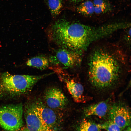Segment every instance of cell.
Instances as JSON below:
<instances>
[{"label":"cell","instance_id":"e0dca14e","mask_svg":"<svg viewBox=\"0 0 131 131\" xmlns=\"http://www.w3.org/2000/svg\"><path fill=\"white\" fill-rule=\"evenodd\" d=\"M101 129L106 131H121L120 128L110 120L101 124H99Z\"/></svg>","mask_w":131,"mask_h":131},{"label":"cell","instance_id":"2e32d148","mask_svg":"<svg viewBox=\"0 0 131 131\" xmlns=\"http://www.w3.org/2000/svg\"><path fill=\"white\" fill-rule=\"evenodd\" d=\"M99 124H97L90 121L84 119L81 123L80 131H100Z\"/></svg>","mask_w":131,"mask_h":131},{"label":"cell","instance_id":"7c38bea8","mask_svg":"<svg viewBox=\"0 0 131 131\" xmlns=\"http://www.w3.org/2000/svg\"><path fill=\"white\" fill-rule=\"evenodd\" d=\"M49 62L48 58L46 57L38 56L28 59L26 63L28 66L42 70L48 67Z\"/></svg>","mask_w":131,"mask_h":131},{"label":"cell","instance_id":"7a4b0ae2","mask_svg":"<svg viewBox=\"0 0 131 131\" xmlns=\"http://www.w3.org/2000/svg\"><path fill=\"white\" fill-rule=\"evenodd\" d=\"M47 33L50 41L61 48L83 51L93 42L95 36L93 26L64 18L53 23Z\"/></svg>","mask_w":131,"mask_h":131},{"label":"cell","instance_id":"3957f363","mask_svg":"<svg viewBox=\"0 0 131 131\" xmlns=\"http://www.w3.org/2000/svg\"><path fill=\"white\" fill-rule=\"evenodd\" d=\"M52 73L39 75L0 74V98H13L26 94L40 80Z\"/></svg>","mask_w":131,"mask_h":131},{"label":"cell","instance_id":"5bb4252c","mask_svg":"<svg viewBox=\"0 0 131 131\" xmlns=\"http://www.w3.org/2000/svg\"><path fill=\"white\" fill-rule=\"evenodd\" d=\"M77 12L85 16H90L94 13V6L93 2L90 0L85 1L77 8Z\"/></svg>","mask_w":131,"mask_h":131},{"label":"cell","instance_id":"9c48e42d","mask_svg":"<svg viewBox=\"0 0 131 131\" xmlns=\"http://www.w3.org/2000/svg\"><path fill=\"white\" fill-rule=\"evenodd\" d=\"M44 98L48 106L52 109L63 108L67 103V99L63 93L56 87L49 88L46 90Z\"/></svg>","mask_w":131,"mask_h":131},{"label":"cell","instance_id":"4fadbf2b","mask_svg":"<svg viewBox=\"0 0 131 131\" xmlns=\"http://www.w3.org/2000/svg\"><path fill=\"white\" fill-rule=\"evenodd\" d=\"M92 2L95 13L97 14H104L112 10V6L107 0H93Z\"/></svg>","mask_w":131,"mask_h":131},{"label":"cell","instance_id":"d6986e66","mask_svg":"<svg viewBox=\"0 0 131 131\" xmlns=\"http://www.w3.org/2000/svg\"><path fill=\"white\" fill-rule=\"evenodd\" d=\"M83 0H70V1L74 3H77L81 2Z\"/></svg>","mask_w":131,"mask_h":131},{"label":"cell","instance_id":"52a82bcc","mask_svg":"<svg viewBox=\"0 0 131 131\" xmlns=\"http://www.w3.org/2000/svg\"><path fill=\"white\" fill-rule=\"evenodd\" d=\"M109 120L119 126L122 130L131 125V114L128 107L121 104L114 105L109 109Z\"/></svg>","mask_w":131,"mask_h":131},{"label":"cell","instance_id":"30bf717a","mask_svg":"<svg viewBox=\"0 0 131 131\" xmlns=\"http://www.w3.org/2000/svg\"><path fill=\"white\" fill-rule=\"evenodd\" d=\"M64 80L67 89L74 101L77 103L84 102V89L82 85L73 79H67L65 78Z\"/></svg>","mask_w":131,"mask_h":131},{"label":"cell","instance_id":"9a60e30c","mask_svg":"<svg viewBox=\"0 0 131 131\" xmlns=\"http://www.w3.org/2000/svg\"><path fill=\"white\" fill-rule=\"evenodd\" d=\"M51 15L55 17L60 12L63 6L62 0H45Z\"/></svg>","mask_w":131,"mask_h":131},{"label":"cell","instance_id":"ac0fdd59","mask_svg":"<svg viewBox=\"0 0 131 131\" xmlns=\"http://www.w3.org/2000/svg\"><path fill=\"white\" fill-rule=\"evenodd\" d=\"M131 125L129 126L121 131H131Z\"/></svg>","mask_w":131,"mask_h":131},{"label":"cell","instance_id":"ba28073f","mask_svg":"<svg viewBox=\"0 0 131 131\" xmlns=\"http://www.w3.org/2000/svg\"><path fill=\"white\" fill-rule=\"evenodd\" d=\"M32 100L34 108L40 117L53 131L57 120L56 113L52 109L46 106L40 98Z\"/></svg>","mask_w":131,"mask_h":131},{"label":"cell","instance_id":"8fae6325","mask_svg":"<svg viewBox=\"0 0 131 131\" xmlns=\"http://www.w3.org/2000/svg\"><path fill=\"white\" fill-rule=\"evenodd\" d=\"M109 105L107 102L101 101L86 108L84 110V113L86 117L94 115L102 118L106 115L109 111Z\"/></svg>","mask_w":131,"mask_h":131},{"label":"cell","instance_id":"5b68a950","mask_svg":"<svg viewBox=\"0 0 131 131\" xmlns=\"http://www.w3.org/2000/svg\"><path fill=\"white\" fill-rule=\"evenodd\" d=\"M27 129L29 131H52L40 117L32 100L27 101L23 108Z\"/></svg>","mask_w":131,"mask_h":131},{"label":"cell","instance_id":"ffe728a7","mask_svg":"<svg viewBox=\"0 0 131 131\" xmlns=\"http://www.w3.org/2000/svg\"><path fill=\"white\" fill-rule=\"evenodd\" d=\"M19 131H29L26 127H22L19 130Z\"/></svg>","mask_w":131,"mask_h":131},{"label":"cell","instance_id":"277c9868","mask_svg":"<svg viewBox=\"0 0 131 131\" xmlns=\"http://www.w3.org/2000/svg\"><path fill=\"white\" fill-rule=\"evenodd\" d=\"M23 107L21 103L0 107V126L7 131H18L23 123Z\"/></svg>","mask_w":131,"mask_h":131},{"label":"cell","instance_id":"6da1fadb","mask_svg":"<svg viewBox=\"0 0 131 131\" xmlns=\"http://www.w3.org/2000/svg\"><path fill=\"white\" fill-rule=\"evenodd\" d=\"M124 49L119 45L111 43L94 47L87 61L89 80L98 89H107L117 82L123 69L129 60Z\"/></svg>","mask_w":131,"mask_h":131},{"label":"cell","instance_id":"8992f818","mask_svg":"<svg viewBox=\"0 0 131 131\" xmlns=\"http://www.w3.org/2000/svg\"><path fill=\"white\" fill-rule=\"evenodd\" d=\"M83 51L61 48L50 59L52 63H59L64 66L73 68L79 65L82 62Z\"/></svg>","mask_w":131,"mask_h":131}]
</instances>
